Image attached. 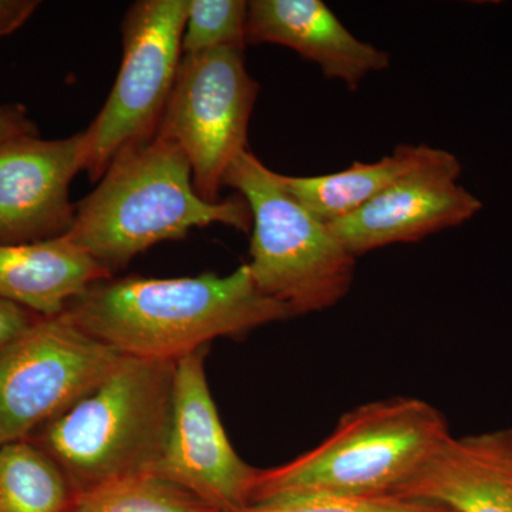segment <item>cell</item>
<instances>
[{
    "label": "cell",
    "mask_w": 512,
    "mask_h": 512,
    "mask_svg": "<svg viewBox=\"0 0 512 512\" xmlns=\"http://www.w3.org/2000/svg\"><path fill=\"white\" fill-rule=\"evenodd\" d=\"M62 315L123 356L177 362L221 338L292 318L256 288L248 265L229 275L109 278L96 282Z\"/></svg>",
    "instance_id": "obj_1"
},
{
    "label": "cell",
    "mask_w": 512,
    "mask_h": 512,
    "mask_svg": "<svg viewBox=\"0 0 512 512\" xmlns=\"http://www.w3.org/2000/svg\"><path fill=\"white\" fill-rule=\"evenodd\" d=\"M214 224L251 231L247 201L241 195L202 200L184 151L154 137L111 161L96 190L76 204L73 227L64 237L114 275L154 245Z\"/></svg>",
    "instance_id": "obj_2"
},
{
    "label": "cell",
    "mask_w": 512,
    "mask_h": 512,
    "mask_svg": "<svg viewBox=\"0 0 512 512\" xmlns=\"http://www.w3.org/2000/svg\"><path fill=\"white\" fill-rule=\"evenodd\" d=\"M175 362L123 356L72 407L29 439L63 471L74 494L153 474L173 409Z\"/></svg>",
    "instance_id": "obj_3"
},
{
    "label": "cell",
    "mask_w": 512,
    "mask_h": 512,
    "mask_svg": "<svg viewBox=\"0 0 512 512\" xmlns=\"http://www.w3.org/2000/svg\"><path fill=\"white\" fill-rule=\"evenodd\" d=\"M450 436L446 417L417 397L363 404L318 447L256 471L249 505L320 494H393Z\"/></svg>",
    "instance_id": "obj_4"
},
{
    "label": "cell",
    "mask_w": 512,
    "mask_h": 512,
    "mask_svg": "<svg viewBox=\"0 0 512 512\" xmlns=\"http://www.w3.org/2000/svg\"><path fill=\"white\" fill-rule=\"evenodd\" d=\"M224 185L251 211L247 265L259 291L292 316L326 311L348 295L356 256L282 187L275 171L247 150L229 167Z\"/></svg>",
    "instance_id": "obj_5"
},
{
    "label": "cell",
    "mask_w": 512,
    "mask_h": 512,
    "mask_svg": "<svg viewBox=\"0 0 512 512\" xmlns=\"http://www.w3.org/2000/svg\"><path fill=\"white\" fill-rule=\"evenodd\" d=\"M190 0H140L121 23L119 76L96 119L82 131L83 171L93 183L121 151L156 137L183 60Z\"/></svg>",
    "instance_id": "obj_6"
},
{
    "label": "cell",
    "mask_w": 512,
    "mask_h": 512,
    "mask_svg": "<svg viewBox=\"0 0 512 512\" xmlns=\"http://www.w3.org/2000/svg\"><path fill=\"white\" fill-rule=\"evenodd\" d=\"M258 92L242 49L220 47L183 56L156 137L184 151L202 200L221 201L229 167L249 150V123Z\"/></svg>",
    "instance_id": "obj_7"
},
{
    "label": "cell",
    "mask_w": 512,
    "mask_h": 512,
    "mask_svg": "<svg viewBox=\"0 0 512 512\" xmlns=\"http://www.w3.org/2000/svg\"><path fill=\"white\" fill-rule=\"evenodd\" d=\"M121 357L66 316H42L0 352V446L29 439L66 412Z\"/></svg>",
    "instance_id": "obj_8"
},
{
    "label": "cell",
    "mask_w": 512,
    "mask_h": 512,
    "mask_svg": "<svg viewBox=\"0 0 512 512\" xmlns=\"http://www.w3.org/2000/svg\"><path fill=\"white\" fill-rule=\"evenodd\" d=\"M207 348L175 362L173 409L154 476L170 481L215 512L251 504L256 468L238 456L227 436L205 373Z\"/></svg>",
    "instance_id": "obj_9"
},
{
    "label": "cell",
    "mask_w": 512,
    "mask_h": 512,
    "mask_svg": "<svg viewBox=\"0 0 512 512\" xmlns=\"http://www.w3.org/2000/svg\"><path fill=\"white\" fill-rule=\"evenodd\" d=\"M461 164L444 150L359 210L328 224L350 254L417 242L471 220L483 204L458 184Z\"/></svg>",
    "instance_id": "obj_10"
},
{
    "label": "cell",
    "mask_w": 512,
    "mask_h": 512,
    "mask_svg": "<svg viewBox=\"0 0 512 512\" xmlns=\"http://www.w3.org/2000/svg\"><path fill=\"white\" fill-rule=\"evenodd\" d=\"M80 171L82 133L63 140L37 136L0 143V245L69 234L76 218L70 184Z\"/></svg>",
    "instance_id": "obj_11"
},
{
    "label": "cell",
    "mask_w": 512,
    "mask_h": 512,
    "mask_svg": "<svg viewBox=\"0 0 512 512\" xmlns=\"http://www.w3.org/2000/svg\"><path fill=\"white\" fill-rule=\"evenodd\" d=\"M245 35L252 45L295 50L349 90L390 66L389 53L353 36L322 0H252Z\"/></svg>",
    "instance_id": "obj_12"
},
{
    "label": "cell",
    "mask_w": 512,
    "mask_h": 512,
    "mask_svg": "<svg viewBox=\"0 0 512 512\" xmlns=\"http://www.w3.org/2000/svg\"><path fill=\"white\" fill-rule=\"evenodd\" d=\"M393 494L451 512H512V429L448 437Z\"/></svg>",
    "instance_id": "obj_13"
},
{
    "label": "cell",
    "mask_w": 512,
    "mask_h": 512,
    "mask_svg": "<svg viewBox=\"0 0 512 512\" xmlns=\"http://www.w3.org/2000/svg\"><path fill=\"white\" fill-rule=\"evenodd\" d=\"M113 278L66 237L23 245H0V298L37 315H62L96 282Z\"/></svg>",
    "instance_id": "obj_14"
},
{
    "label": "cell",
    "mask_w": 512,
    "mask_h": 512,
    "mask_svg": "<svg viewBox=\"0 0 512 512\" xmlns=\"http://www.w3.org/2000/svg\"><path fill=\"white\" fill-rule=\"evenodd\" d=\"M444 150L426 144H400L375 163H353L339 173L292 177L276 173L295 200L325 224L346 217L384 191L436 161Z\"/></svg>",
    "instance_id": "obj_15"
},
{
    "label": "cell",
    "mask_w": 512,
    "mask_h": 512,
    "mask_svg": "<svg viewBox=\"0 0 512 512\" xmlns=\"http://www.w3.org/2000/svg\"><path fill=\"white\" fill-rule=\"evenodd\" d=\"M74 497L63 471L32 441L0 446V512H67Z\"/></svg>",
    "instance_id": "obj_16"
},
{
    "label": "cell",
    "mask_w": 512,
    "mask_h": 512,
    "mask_svg": "<svg viewBox=\"0 0 512 512\" xmlns=\"http://www.w3.org/2000/svg\"><path fill=\"white\" fill-rule=\"evenodd\" d=\"M67 512H215L164 478L140 474L77 494Z\"/></svg>",
    "instance_id": "obj_17"
},
{
    "label": "cell",
    "mask_w": 512,
    "mask_h": 512,
    "mask_svg": "<svg viewBox=\"0 0 512 512\" xmlns=\"http://www.w3.org/2000/svg\"><path fill=\"white\" fill-rule=\"evenodd\" d=\"M248 2L190 0L183 36V55H200L220 47L245 49Z\"/></svg>",
    "instance_id": "obj_18"
},
{
    "label": "cell",
    "mask_w": 512,
    "mask_h": 512,
    "mask_svg": "<svg viewBox=\"0 0 512 512\" xmlns=\"http://www.w3.org/2000/svg\"><path fill=\"white\" fill-rule=\"evenodd\" d=\"M235 512H451L397 494H320L248 505Z\"/></svg>",
    "instance_id": "obj_19"
},
{
    "label": "cell",
    "mask_w": 512,
    "mask_h": 512,
    "mask_svg": "<svg viewBox=\"0 0 512 512\" xmlns=\"http://www.w3.org/2000/svg\"><path fill=\"white\" fill-rule=\"evenodd\" d=\"M42 318L37 313L0 298V352L12 345Z\"/></svg>",
    "instance_id": "obj_20"
},
{
    "label": "cell",
    "mask_w": 512,
    "mask_h": 512,
    "mask_svg": "<svg viewBox=\"0 0 512 512\" xmlns=\"http://www.w3.org/2000/svg\"><path fill=\"white\" fill-rule=\"evenodd\" d=\"M40 136L35 121L22 104L0 106V143L20 137Z\"/></svg>",
    "instance_id": "obj_21"
},
{
    "label": "cell",
    "mask_w": 512,
    "mask_h": 512,
    "mask_svg": "<svg viewBox=\"0 0 512 512\" xmlns=\"http://www.w3.org/2000/svg\"><path fill=\"white\" fill-rule=\"evenodd\" d=\"M39 6L37 0H0V39L25 26Z\"/></svg>",
    "instance_id": "obj_22"
}]
</instances>
